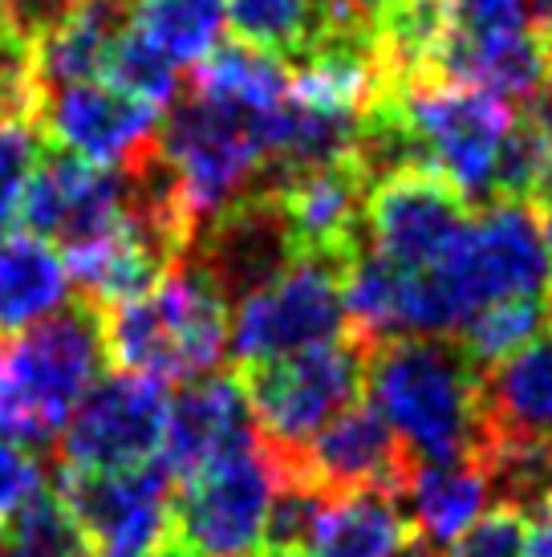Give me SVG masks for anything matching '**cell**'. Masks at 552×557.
Listing matches in <instances>:
<instances>
[{
  "instance_id": "5bb4252c",
  "label": "cell",
  "mask_w": 552,
  "mask_h": 557,
  "mask_svg": "<svg viewBox=\"0 0 552 557\" xmlns=\"http://www.w3.org/2000/svg\"><path fill=\"white\" fill-rule=\"evenodd\" d=\"M276 203L289 228L292 257L353 261L366 248V171L353 156L276 180Z\"/></svg>"
},
{
  "instance_id": "cb8c5ba5",
  "label": "cell",
  "mask_w": 552,
  "mask_h": 557,
  "mask_svg": "<svg viewBox=\"0 0 552 557\" xmlns=\"http://www.w3.org/2000/svg\"><path fill=\"white\" fill-rule=\"evenodd\" d=\"M0 549L9 557H93L86 533L49 484L29 493L4 517Z\"/></svg>"
},
{
  "instance_id": "ba28073f",
  "label": "cell",
  "mask_w": 552,
  "mask_h": 557,
  "mask_svg": "<svg viewBox=\"0 0 552 557\" xmlns=\"http://www.w3.org/2000/svg\"><path fill=\"white\" fill-rule=\"evenodd\" d=\"M261 448L268 456L276 484L317 488L329 500L366 493V488L406 496L414 468H418L411 460V451L402 448L399 435L390 432L382 411L366 395L350 403L346 411H338L322 432L309 435L305 444L276 448V444H264L261 440Z\"/></svg>"
},
{
  "instance_id": "44dd1931",
  "label": "cell",
  "mask_w": 552,
  "mask_h": 557,
  "mask_svg": "<svg viewBox=\"0 0 552 557\" xmlns=\"http://www.w3.org/2000/svg\"><path fill=\"white\" fill-rule=\"evenodd\" d=\"M491 500L488 468L479 460H451V465H418L402 505L411 512L414 533L423 542H455L476 517H484Z\"/></svg>"
},
{
  "instance_id": "836d02e7",
  "label": "cell",
  "mask_w": 552,
  "mask_h": 557,
  "mask_svg": "<svg viewBox=\"0 0 552 557\" xmlns=\"http://www.w3.org/2000/svg\"><path fill=\"white\" fill-rule=\"evenodd\" d=\"M151 557H208V554H200V549H191L187 542H179V537H163V542L154 545L151 549Z\"/></svg>"
},
{
  "instance_id": "4fadbf2b",
  "label": "cell",
  "mask_w": 552,
  "mask_h": 557,
  "mask_svg": "<svg viewBox=\"0 0 552 557\" xmlns=\"http://www.w3.org/2000/svg\"><path fill=\"white\" fill-rule=\"evenodd\" d=\"M126 203V171L46 139L21 200V228L58 248L102 236Z\"/></svg>"
},
{
  "instance_id": "ffe728a7",
  "label": "cell",
  "mask_w": 552,
  "mask_h": 557,
  "mask_svg": "<svg viewBox=\"0 0 552 557\" xmlns=\"http://www.w3.org/2000/svg\"><path fill=\"white\" fill-rule=\"evenodd\" d=\"M70 301L62 252L33 233L0 240V338L29 330Z\"/></svg>"
},
{
  "instance_id": "f35d334b",
  "label": "cell",
  "mask_w": 552,
  "mask_h": 557,
  "mask_svg": "<svg viewBox=\"0 0 552 557\" xmlns=\"http://www.w3.org/2000/svg\"><path fill=\"white\" fill-rule=\"evenodd\" d=\"M540 512L549 517V525H552V484H549V493H544V500H540Z\"/></svg>"
},
{
  "instance_id": "9a60e30c",
  "label": "cell",
  "mask_w": 552,
  "mask_h": 557,
  "mask_svg": "<svg viewBox=\"0 0 552 557\" xmlns=\"http://www.w3.org/2000/svg\"><path fill=\"white\" fill-rule=\"evenodd\" d=\"M159 123H163L159 107L98 78L70 82L62 90L46 94V110H41L46 139L110 168H123L142 156L159 139Z\"/></svg>"
},
{
  "instance_id": "3957f363",
  "label": "cell",
  "mask_w": 552,
  "mask_h": 557,
  "mask_svg": "<svg viewBox=\"0 0 552 557\" xmlns=\"http://www.w3.org/2000/svg\"><path fill=\"white\" fill-rule=\"evenodd\" d=\"M228 297L187 257L154 289L106 310L110 367L163 383L212 374L228 355Z\"/></svg>"
},
{
  "instance_id": "1f68e13d",
  "label": "cell",
  "mask_w": 552,
  "mask_h": 557,
  "mask_svg": "<svg viewBox=\"0 0 552 557\" xmlns=\"http://www.w3.org/2000/svg\"><path fill=\"white\" fill-rule=\"evenodd\" d=\"M532 114L549 126V135H552V46H549V65H544V82H540L537 102H532Z\"/></svg>"
},
{
  "instance_id": "9c48e42d",
  "label": "cell",
  "mask_w": 552,
  "mask_h": 557,
  "mask_svg": "<svg viewBox=\"0 0 552 557\" xmlns=\"http://www.w3.org/2000/svg\"><path fill=\"white\" fill-rule=\"evenodd\" d=\"M167 407L171 395L163 379L126 371L102 374L58 432L49 456L53 465L77 472H126L151 465L163 448Z\"/></svg>"
},
{
  "instance_id": "d4e9b609",
  "label": "cell",
  "mask_w": 552,
  "mask_h": 557,
  "mask_svg": "<svg viewBox=\"0 0 552 557\" xmlns=\"http://www.w3.org/2000/svg\"><path fill=\"white\" fill-rule=\"evenodd\" d=\"M549 325H552L549 294L507 297V301L484 306V310L455 334V342H460L463 355L472 358L479 371H488L495 362H504L507 355H516L520 346H528L537 334H544Z\"/></svg>"
},
{
  "instance_id": "ac0fdd59",
  "label": "cell",
  "mask_w": 552,
  "mask_h": 557,
  "mask_svg": "<svg viewBox=\"0 0 552 557\" xmlns=\"http://www.w3.org/2000/svg\"><path fill=\"white\" fill-rule=\"evenodd\" d=\"M130 29V0H70L65 13L33 37V62L46 94L102 78L114 41Z\"/></svg>"
},
{
  "instance_id": "f1b7e54d",
  "label": "cell",
  "mask_w": 552,
  "mask_h": 557,
  "mask_svg": "<svg viewBox=\"0 0 552 557\" xmlns=\"http://www.w3.org/2000/svg\"><path fill=\"white\" fill-rule=\"evenodd\" d=\"M334 500L317 488H301V484H276L273 488V505L264 512V529H261V545L268 549H297L305 554L309 542H313V529L322 521V512L329 509Z\"/></svg>"
},
{
  "instance_id": "8992f818",
  "label": "cell",
  "mask_w": 552,
  "mask_h": 557,
  "mask_svg": "<svg viewBox=\"0 0 552 557\" xmlns=\"http://www.w3.org/2000/svg\"><path fill=\"white\" fill-rule=\"evenodd\" d=\"M423 168L439 171L476 203H491V175L520 110L500 94L463 82H418L390 94Z\"/></svg>"
},
{
  "instance_id": "d6a6232c",
  "label": "cell",
  "mask_w": 552,
  "mask_h": 557,
  "mask_svg": "<svg viewBox=\"0 0 552 557\" xmlns=\"http://www.w3.org/2000/svg\"><path fill=\"white\" fill-rule=\"evenodd\" d=\"M524 557H552V525L528 529V549Z\"/></svg>"
},
{
  "instance_id": "60d3db41",
  "label": "cell",
  "mask_w": 552,
  "mask_h": 557,
  "mask_svg": "<svg viewBox=\"0 0 552 557\" xmlns=\"http://www.w3.org/2000/svg\"><path fill=\"white\" fill-rule=\"evenodd\" d=\"M549 318H552V285H549Z\"/></svg>"
},
{
  "instance_id": "52a82bcc",
  "label": "cell",
  "mask_w": 552,
  "mask_h": 557,
  "mask_svg": "<svg viewBox=\"0 0 552 557\" xmlns=\"http://www.w3.org/2000/svg\"><path fill=\"white\" fill-rule=\"evenodd\" d=\"M346 269L338 257H292L256 294L236 301L228 350L236 371L346 334Z\"/></svg>"
},
{
  "instance_id": "7402d4cb",
  "label": "cell",
  "mask_w": 552,
  "mask_h": 557,
  "mask_svg": "<svg viewBox=\"0 0 552 557\" xmlns=\"http://www.w3.org/2000/svg\"><path fill=\"white\" fill-rule=\"evenodd\" d=\"M184 90L224 102V107L248 110V114H268L289 98V65L244 41H219L203 58Z\"/></svg>"
},
{
  "instance_id": "d590c367",
  "label": "cell",
  "mask_w": 552,
  "mask_h": 557,
  "mask_svg": "<svg viewBox=\"0 0 552 557\" xmlns=\"http://www.w3.org/2000/svg\"><path fill=\"white\" fill-rule=\"evenodd\" d=\"M244 557H305V554H297V549H268V545H256L252 554Z\"/></svg>"
},
{
  "instance_id": "8d00e7d4",
  "label": "cell",
  "mask_w": 552,
  "mask_h": 557,
  "mask_svg": "<svg viewBox=\"0 0 552 557\" xmlns=\"http://www.w3.org/2000/svg\"><path fill=\"white\" fill-rule=\"evenodd\" d=\"M13 21H9V9H4V0H0V41H4V37H13Z\"/></svg>"
},
{
  "instance_id": "2e32d148",
  "label": "cell",
  "mask_w": 552,
  "mask_h": 557,
  "mask_svg": "<svg viewBox=\"0 0 552 557\" xmlns=\"http://www.w3.org/2000/svg\"><path fill=\"white\" fill-rule=\"evenodd\" d=\"M252 440H256V423L236 371H212L187 379V387L171 399L159 460L175 484H184L215 460L248 448Z\"/></svg>"
},
{
  "instance_id": "30bf717a",
  "label": "cell",
  "mask_w": 552,
  "mask_h": 557,
  "mask_svg": "<svg viewBox=\"0 0 552 557\" xmlns=\"http://www.w3.org/2000/svg\"><path fill=\"white\" fill-rule=\"evenodd\" d=\"M49 488L86 533L93 557H151L154 545L171 533L175 480L163 460L126 472H77L53 465Z\"/></svg>"
},
{
  "instance_id": "6da1fadb",
  "label": "cell",
  "mask_w": 552,
  "mask_h": 557,
  "mask_svg": "<svg viewBox=\"0 0 552 557\" xmlns=\"http://www.w3.org/2000/svg\"><path fill=\"white\" fill-rule=\"evenodd\" d=\"M366 395L414 465L479 460V367L455 338H386L366 355Z\"/></svg>"
},
{
  "instance_id": "83f0119b",
  "label": "cell",
  "mask_w": 552,
  "mask_h": 557,
  "mask_svg": "<svg viewBox=\"0 0 552 557\" xmlns=\"http://www.w3.org/2000/svg\"><path fill=\"white\" fill-rule=\"evenodd\" d=\"M46 147V126L33 119H0V240L16 233L33 163Z\"/></svg>"
},
{
  "instance_id": "e0dca14e",
  "label": "cell",
  "mask_w": 552,
  "mask_h": 557,
  "mask_svg": "<svg viewBox=\"0 0 552 557\" xmlns=\"http://www.w3.org/2000/svg\"><path fill=\"white\" fill-rule=\"evenodd\" d=\"M479 416L488 440L552 444V330L479 371Z\"/></svg>"
},
{
  "instance_id": "5b68a950",
  "label": "cell",
  "mask_w": 552,
  "mask_h": 557,
  "mask_svg": "<svg viewBox=\"0 0 552 557\" xmlns=\"http://www.w3.org/2000/svg\"><path fill=\"white\" fill-rule=\"evenodd\" d=\"M366 355L369 342L346 330L334 342L236 371L256 435L276 448H297L317 435L338 411L366 395Z\"/></svg>"
},
{
  "instance_id": "e575fe53",
  "label": "cell",
  "mask_w": 552,
  "mask_h": 557,
  "mask_svg": "<svg viewBox=\"0 0 552 557\" xmlns=\"http://www.w3.org/2000/svg\"><path fill=\"white\" fill-rule=\"evenodd\" d=\"M532 203H537L540 212H552V156H549V168H544V180H540V191Z\"/></svg>"
},
{
  "instance_id": "d6986e66",
  "label": "cell",
  "mask_w": 552,
  "mask_h": 557,
  "mask_svg": "<svg viewBox=\"0 0 552 557\" xmlns=\"http://www.w3.org/2000/svg\"><path fill=\"white\" fill-rule=\"evenodd\" d=\"M414 542L418 533L402 496L366 488L322 512L305 557H394Z\"/></svg>"
},
{
  "instance_id": "277c9868",
  "label": "cell",
  "mask_w": 552,
  "mask_h": 557,
  "mask_svg": "<svg viewBox=\"0 0 552 557\" xmlns=\"http://www.w3.org/2000/svg\"><path fill=\"white\" fill-rule=\"evenodd\" d=\"M268 119L273 110L248 114L191 90H179L163 110L159 151L196 228L268 180Z\"/></svg>"
},
{
  "instance_id": "ab89813d",
  "label": "cell",
  "mask_w": 552,
  "mask_h": 557,
  "mask_svg": "<svg viewBox=\"0 0 552 557\" xmlns=\"http://www.w3.org/2000/svg\"><path fill=\"white\" fill-rule=\"evenodd\" d=\"M544 216V240H549V257H552V212H540Z\"/></svg>"
},
{
  "instance_id": "7a4b0ae2",
  "label": "cell",
  "mask_w": 552,
  "mask_h": 557,
  "mask_svg": "<svg viewBox=\"0 0 552 557\" xmlns=\"http://www.w3.org/2000/svg\"><path fill=\"white\" fill-rule=\"evenodd\" d=\"M106 371V306L70 294L49 318L0 338V435L29 451L53 448Z\"/></svg>"
},
{
  "instance_id": "f546056e",
  "label": "cell",
  "mask_w": 552,
  "mask_h": 557,
  "mask_svg": "<svg viewBox=\"0 0 552 557\" xmlns=\"http://www.w3.org/2000/svg\"><path fill=\"white\" fill-rule=\"evenodd\" d=\"M524 549H528V517L512 505H491L455 542H447V557H524Z\"/></svg>"
},
{
  "instance_id": "603a6c76",
  "label": "cell",
  "mask_w": 552,
  "mask_h": 557,
  "mask_svg": "<svg viewBox=\"0 0 552 557\" xmlns=\"http://www.w3.org/2000/svg\"><path fill=\"white\" fill-rule=\"evenodd\" d=\"M130 29L159 49L175 70H196L224 33V0H130Z\"/></svg>"
},
{
  "instance_id": "484cf974",
  "label": "cell",
  "mask_w": 552,
  "mask_h": 557,
  "mask_svg": "<svg viewBox=\"0 0 552 557\" xmlns=\"http://www.w3.org/2000/svg\"><path fill=\"white\" fill-rule=\"evenodd\" d=\"M236 41L289 65L309 41V0H224Z\"/></svg>"
},
{
  "instance_id": "4316f807",
  "label": "cell",
  "mask_w": 552,
  "mask_h": 557,
  "mask_svg": "<svg viewBox=\"0 0 552 557\" xmlns=\"http://www.w3.org/2000/svg\"><path fill=\"white\" fill-rule=\"evenodd\" d=\"M102 82L110 86H118V90L135 94L142 102H151V107L167 110L179 90H184V78H179V70L159 53L151 49L135 29H126L114 49H110L106 58V70H102Z\"/></svg>"
},
{
  "instance_id": "8fae6325",
  "label": "cell",
  "mask_w": 552,
  "mask_h": 557,
  "mask_svg": "<svg viewBox=\"0 0 552 557\" xmlns=\"http://www.w3.org/2000/svg\"><path fill=\"white\" fill-rule=\"evenodd\" d=\"M273 468L261 440L208 465L171 496V537L208 557H244L261 545L273 505Z\"/></svg>"
},
{
  "instance_id": "74e56055",
  "label": "cell",
  "mask_w": 552,
  "mask_h": 557,
  "mask_svg": "<svg viewBox=\"0 0 552 557\" xmlns=\"http://www.w3.org/2000/svg\"><path fill=\"white\" fill-rule=\"evenodd\" d=\"M394 557H435V554H430L427 545H418V542H414V545H406V549H402V554H394Z\"/></svg>"
},
{
  "instance_id": "7c38bea8",
  "label": "cell",
  "mask_w": 552,
  "mask_h": 557,
  "mask_svg": "<svg viewBox=\"0 0 552 557\" xmlns=\"http://www.w3.org/2000/svg\"><path fill=\"white\" fill-rule=\"evenodd\" d=\"M476 203L430 168H399L366 191V245L406 273L427 269L455 245Z\"/></svg>"
},
{
  "instance_id": "b9f144b4",
  "label": "cell",
  "mask_w": 552,
  "mask_h": 557,
  "mask_svg": "<svg viewBox=\"0 0 552 557\" xmlns=\"http://www.w3.org/2000/svg\"><path fill=\"white\" fill-rule=\"evenodd\" d=\"M0 557H9V554H4V549H0Z\"/></svg>"
},
{
  "instance_id": "4dcf8cb0",
  "label": "cell",
  "mask_w": 552,
  "mask_h": 557,
  "mask_svg": "<svg viewBox=\"0 0 552 557\" xmlns=\"http://www.w3.org/2000/svg\"><path fill=\"white\" fill-rule=\"evenodd\" d=\"M382 4L386 0H309V37H374Z\"/></svg>"
}]
</instances>
